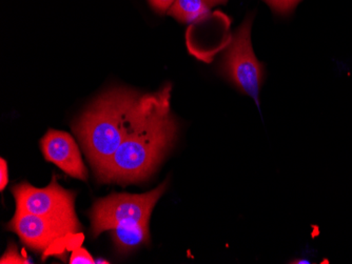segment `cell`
I'll return each mask as SVG.
<instances>
[{"mask_svg": "<svg viewBox=\"0 0 352 264\" xmlns=\"http://www.w3.org/2000/svg\"><path fill=\"white\" fill-rule=\"evenodd\" d=\"M171 84L155 93L126 88L104 93L73 128L94 172H100L120 145L171 96Z\"/></svg>", "mask_w": 352, "mask_h": 264, "instance_id": "6da1fadb", "label": "cell"}, {"mask_svg": "<svg viewBox=\"0 0 352 264\" xmlns=\"http://www.w3.org/2000/svg\"><path fill=\"white\" fill-rule=\"evenodd\" d=\"M171 96L120 145L108 163L95 173L100 182L132 183L147 179L173 147L177 122L171 113Z\"/></svg>", "mask_w": 352, "mask_h": 264, "instance_id": "7a4b0ae2", "label": "cell"}, {"mask_svg": "<svg viewBox=\"0 0 352 264\" xmlns=\"http://www.w3.org/2000/svg\"><path fill=\"white\" fill-rule=\"evenodd\" d=\"M168 184L169 180H166L145 194H112L95 201L90 212L93 237L118 226L150 221L152 211L167 191Z\"/></svg>", "mask_w": 352, "mask_h": 264, "instance_id": "3957f363", "label": "cell"}, {"mask_svg": "<svg viewBox=\"0 0 352 264\" xmlns=\"http://www.w3.org/2000/svg\"><path fill=\"white\" fill-rule=\"evenodd\" d=\"M251 25L252 19L248 17L231 37L223 53L219 70L241 92L253 98L260 108L264 67L253 53Z\"/></svg>", "mask_w": 352, "mask_h": 264, "instance_id": "277c9868", "label": "cell"}, {"mask_svg": "<svg viewBox=\"0 0 352 264\" xmlns=\"http://www.w3.org/2000/svg\"><path fill=\"white\" fill-rule=\"evenodd\" d=\"M12 194L16 202V211L45 217L55 221L72 226L77 232L82 230L75 212V195L63 189L56 177L45 189H37L28 182L14 185Z\"/></svg>", "mask_w": 352, "mask_h": 264, "instance_id": "5b68a950", "label": "cell"}, {"mask_svg": "<svg viewBox=\"0 0 352 264\" xmlns=\"http://www.w3.org/2000/svg\"><path fill=\"white\" fill-rule=\"evenodd\" d=\"M7 228L15 232L32 251L43 254L45 257L57 253V245H63L69 237L78 234L68 224L19 211H16Z\"/></svg>", "mask_w": 352, "mask_h": 264, "instance_id": "8992f818", "label": "cell"}, {"mask_svg": "<svg viewBox=\"0 0 352 264\" xmlns=\"http://www.w3.org/2000/svg\"><path fill=\"white\" fill-rule=\"evenodd\" d=\"M41 149L45 160L54 163L69 176L87 181L88 169L70 134L49 130L41 141Z\"/></svg>", "mask_w": 352, "mask_h": 264, "instance_id": "52a82bcc", "label": "cell"}, {"mask_svg": "<svg viewBox=\"0 0 352 264\" xmlns=\"http://www.w3.org/2000/svg\"><path fill=\"white\" fill-rule=\"evenodd\" d=\"M112 239L120 254H128L140 245L150 243V221L118 226L111 230Z\"/></svg>", "mask_w": 352, "mask_h": 264, "instance_id": "ba28073f", "label": "cell"}, {"mask_svg": "<svg viewBox=\"0 0 352 264\" xmlns=\"http://www.w3.org/2000/svg\"><path fill=\"white\" fill-rule=\"evenodd\" d=\"M208 5L207 0H175L169 14L182 23H192L207 15Z\"/></svg>", "mask_w": 352, "mask_h": 264, "instance_id": "9c48e42d", "label": "cell"}, {"mask_svg": "<svg viewBox=\"0 0 352 264\" xmlns=\"http://www.w3.org/2000/svg\"><path fill=\"white\" fill-rule=\"evenodd\" d=\"M265 1L274 9V12L285 15L290 13L300 0H265Z\"/></svg>", "mask_w": 352, "mask_h": 264, "instance_id": "30bf717a", "label": "cell"}, {"mask_svg": "<svg viewBox=\"0 0 352 264\" xmlns=\"http://www.w3.org/2000/svg\"><path fill=\"white\" fill-rule=\"evenodd\" d=\"M69 263L71 264H94L96 263L92 256L84 248H76L71 254Z\"/></svg>", "mask_w": 352, "mask_h": 264, "instance_id": "8fae6325", "label": "cell"}, {"mask_svg": "<svg viewBox=\"0 0 352 264\" xmlns=\"http://www.w3.org/2000/svg\"><path fill=\"white\" fill-rule=\"evenodd\" d=\"M1 263H31V260L28 258L23 257L17 251V248L15 246L10 245L6 252L5 255L1 257L0 260Z\"/></svg>", "mask_w": 352, "mask_h": 264, "instance_id": "7c38bea8", "label": "cell"}, {"mask_svg": "<svg viewBox=\"0 0 352 264\" xmlns=\"http://www.w3.org/2000/svg\"><path fill=\"white\" fill-rule=\"evenodd\" d=\"M175 0H149L150 5H152L158 13H165L168 10L171 9Z\"/></svg>", "mask_w": 352, "mask_h": 264, "instance_id": "4fadbf2b", "label": "cell"}, {"mask_svg": "<svg viewBox=\"0 0 352 264\" xmlns=\"http://www.w3.org/2000/svg\"><path fill=\"white\" fill-rule=\"evenodd\" d=\"M9 183V169H8V163L5 159L0 160V191L3 192Z\"/></svg>", "mask_w": 352, "mask_h": 264, "instance_id": "5bb4252c", "label": "cell"}, {"mask_svg": "<svg viewBox=\"0 0 352 264\" xmlns=\"http://www.w3.org/2000/svg\"><path fill=\"white\" fill-rule=\"evenodd\" d=\"M226 0H207L208 5H217V3H225Z\"/></svg>", "mask_w": 352, "mask_h": 264, "instance_id": "9a60e30c", "label": "cell"}]
</instances>
